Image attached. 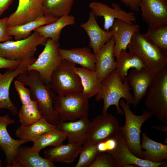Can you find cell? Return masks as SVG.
Masks as SVG:
<instances>
[{"mask_svg": "<svg viewBox=\"0 0 167 167\" xmlns=\"http://www.w3.org/2000/svg\"><path fill=\"white\" fill-rule=\"evenodd\" d=\"M127 48L129 52L142 60L148 69L155 74L167 67V54L148 41L139 30L133 35Z\"/></svg>", "mask_w": 167, "mask_h": 167, "instance_id": "obj_3", "label": "cell"}, {"mask_svg": "<svg viewBox=\"0 0 167 167\" xmlns=\"http://www.w3.org/2000/svg\"><path fill=\"white\" fill-rule=\"evenodd\" d=\"M79 151V158L75 167H89L100 153L97 144L84 143Z\"/></svg>", "mask_w": 167, "mask_h": 167, "instance_id": "obj_35", "label": "cell"}, {"mask_svg": "<svg viewBox=\"0 0 167 167\" xmlns=\"http://www.w3.org/2000/svg\"><path fill=\"white\" fill-rule=\"evenodd\" d=\"M2 162L1 160L0 159V167H2Z\"/></svg>", "mask_w": 167, "mask_h": 167, "instance_id": "obj_44", "label": "cell"}, {"mask_svg": "<svg viewBox=\"0 0 167 167\" xmlns=\"http://www.w3.org/2000/svg\"><path fill=\"white\" fill-rule=\"evenodd\" d=\"M117 145L115 136L98 143L97 144V147L100 153L108 152L114 149Z\"/></svg>", "mask_w": 167, "mask_h": 167, "instance_id": "obj_38", "label": "cell"}, {"mask_svg": "<svg viewBox=\"0 0 167 167\" xmlns=\"http://www.w3.org/2000/svg\"><path fill=\"white\" fill-rule=\"evenodd\" d=\"M152 127L161 132L167 133V126L166 125H159L153 126Z\"/></svg>", "mask_w": 167, "mask_h": 167, "instance_id": "obj_43", "label": "cell"}, {"mask_svg": "<svg viewBox=\"0 0 167 167\" xmlns=\"http://www.w3.org/2000/svg\"><path fill=\"white\" fill-rule=\"evenodd\" d=\"M115 138L117 142L116 147L113 150L108 152L111 154L113 158L115 167H123L128 164L140 167H159L167 166V160L159 163H154L136 156L129 149L120 131L115 136Z\"/></svg>", "mask_w": 167, "mask_h": 167, "instance_id": "obj_12", "label": "cell"}, {"mask_svg": "<svg viewBox=\"0 0 167 167\" xmlns=\"http://www.w3.org/2000/svg\"><path fill=\"white\" fill-rule=\"evenodd\" d=\"M13 0H0V16L8 8Z\"/></svg>", "mask_w": 167, "mask_h": 167, "instance_id": "obj_42", "label": "cell"}, {"mask_svg": "<svg viewBox=\"0 0 167 167\" xmlns=\"http://www.w3.org/2000/svg\"><path fill=\"white\" fill-rule=\"evenodd\" d=\"M80 26L87 33L90 40L89 46L95 55L113 37L111 30L105 31L100 27L92 11L89 13L87 21L81 24Z\"/></svg>", "mask_w": 167, "mask_h": 167, "instance_id": "obj_20", "label": "cell"}, {"mask_svg": "<svg viewBox=\"0 0 167 167\" xmlns=\"http://www.w3.org/2000/svg\"><path fill=\"white\" fill-rule=\"evenodd\" d=\"M75 71L79 76L83 87L82 95L89 99L98 93L101 82L99 80L95 71L83 67L75 68Z\"/></svg>", "mask_w": 167, "mask_h": 167, "instance_id": "obj_26", "label": "cell"}, {"mask_svg": "<svg viewBox=\"0 0 167 167\" xmlns=\"http://www.w3.org/2000/svg\"><path fill=\"white\" fill-rule=\"evenodd\" d=\"M117 118L107 113L97 116L90 122L84 143L97 144L115 137L120 131Z\"/></svg>", "mask_w": 167, "mask_h": 167, "instance_id": "obj_10", "label": "cell"}, {"mask_svg": "<svg viewBox=\"0 0 167 167\" xmlns=\"http://www.w3.org/2000/svg\"><path fill=\"white\" fill-rule=\"evenodd\" d=\"M32 57L22 61L17 68L9 70L0 76V109L9 110L13 115L18 114L17 107L11 101L9 97V89L11 85L15 78L19 74L27 71L28 67L36 60Z\"/></svg>", "mask_w": 167, "mask_h": 167, "instance_id": "obj_14", "label": "cell"}, {"mask_svg": "<svg viewBox=\"0 0 167 167\" xmlns=\"http://www.w3.org/2000/svg\"><path fill=\"white\" fill-rule=\"evenodd\" d=\"M44 49L36 61L28 68L27 71H37L43 82L50 84L51 77L55 69L63 60L58 50L59 43L48 38Z\"/></svg>", "mask_w": 167, "mask_h": 167, "instance_id": "obj_9", "label": "cell"}, {"mask_svg": "<svg viewBox=\"0 0 167 167\" xmlns=\"http://www.w3.org/2000/svg\"><path fill=\"white\" fill-rule=\"evenodd\" d=\"M111 28L114 40L113 54L117 58L122 50L126 51L133 35L139 30L140 26L134 23L116 19Z\"/></svg>", "mask_w": 167, "mask_h": 167, "instance_id": "obj_18", "label": "cell"}, {"mask_svg": "<svg viewBox=\"0 0 167 167\" xmlns=\"http://www.w3.org/2000/svg\"><path fill=\"white\" fill-rule=\"evenodd\" d=\"M63 60L78 64L82 67L95 71L96 55L88 47H79L70 49L58 48Z\"/></svg>", "mask_w": 167, "mask_h": 167, "instance_id": "obj_22", "label": "cell"}, {"mask_svg": "<svg viewBox=\"0 0 167 167\" xmlns=\"http://www.w3.org/2000/svg\"><path fill=\"white\" fill-rule=\"evenodd\" d=\"M143 35L148 41L167 54V24L149 27L147 32Z\"/></svg>", "mask_w": 167, "mask_h": 167, "instance_id": "obj_34", "label": "cell"}, {"mask_svg": "<svg viewBox=\"0 0 167 167\" xmlns=\"http://www.w3.org/2000/svg\"><path fill=\"white\" fill-rule=\"evenodd\" d=\"M75 17L72 15L62 16L55 21L35 29L36 31L47 38L58 42L62 29L65 27L75 24Z\"/></svg>", "mask_w": 167, "mask_h": 167, "instance_id": "obj_28", "label": "cell"}, {"mask_svg": "<svg viewBox=\"0 0 167 167\" xmlns=\"http://www.w3.org/2000/svg\"><path fill=\"white\" fill-rule=\"evenodd\" d=\"M76 64L63 60L54 71L50 86L57 94L66 95L81 93L83 87L79 76L75 71Z\"/></svg>", "mask_w": 167, "mask_h": 167, "instance_id": "obj_6", "label": "cell"}, {"mask_svg": "<svg viewBox=\"0 0 167 167\" xmlns=\"http://www.w3.org/2000/svg\"><path fill=\"white\" fill-rule=\"evenodd\" d=\"M15 11L7 19V28L21 25L44 16L42 0H18Z\"/></svg>", "mask_w": 167, "mask_h": 167, "instance_id": "obj_15", "label": "cell"}, {"mask_svg": "<svg viewBox=\"0 0 167 167\" xmlns=\"http://www.w3.org/2000/svg\"><path fill=\"white\" fill-rule=\"evenodd\" d=\"M22 62L18 60L7 59L0 56V69H14L19 66Z\"/></svg>", "mask_w": 167, "mask_h": 167, "instance_id": "obj_40", "label": "cell"}, {"mask_svg": "<svg viewBox=\"0 0 167 167\" xmlns=\"http://www.w3.org/2000/svg\"><path fill=\"white\" fill-rule=\"evenodd\" d=\"M14 83L15 88L22 104L30 102L32 99L30 89L26 88L22 83L17 79L14 80Z\"/></svg>", "mask_w": 167, "mask_h": 167, "instance_id": "obj_37", "label": "cell"}, {"mask_svg": "<svg viewBox=\"0 0 167 167\" xmlns=\"http://www.w3.org/2000/svg\"><path fill=\"white\" fill-rule=\"evenodd\" d=\"M66 139L64 134L55 128L41 135L33 142L31 148L33 151L40 152L46 147H55L62 144Z\"/></svg>", "mask_w": 167, "mask_h": 167, "instance_id": "obj_32", "label": "cell"}, {"mask_svg": "<svg viewBox=\"0 0 167 167\" xmlns=\"http://www.w3.org/2000/svg\"><path fill=\"white\" fill-rule=\"evenodd\" d=\"M74 1V0H42L44 15L58 19L68 15Z\"/></svg>", "mask_w": 167, "mask_h": 167, "instance_id": "obj_31", "label": "cell"}, {"mask_svg": "<svg viewBox=\"0 0 167 167\" xmlns=\"http://www.w3.org/2000/svg\"><path fill=\"white\" fill-rule=\"evenodd\" d=\"M58 19L44 15L25 24L8 28L6 31L9 35L14 36L15 41L19 40L30 36L37 28L51 24Z\"/></svg>", "mask_w": 167, "mask_h": 167, "instance_id": "obj_27", "label": "cell"}, {"mask_svg": "<svg viewBox=\"0 0 167 167\" xmlns=\"http://www.w3.org/2000/svg\"><path fill=\"white\" fill-rule=\"evenodd\" d=\"M7 17L0 19V43L11 40V36L9 35L6 30L8 27Z\"/></svg>", "mask_w": 167, "mask_h": 167, "instance_id": "obj_39", "label": "cell"}, {"mask_svg": "<svg viewBox=\"0 0 167 167\" xmlns=\"http://www.w3.org/2000/svg\"><path fill=\"white\" fill-rule=\"evenodd\" d=\"M2 75V74L0 73V76H1Z\"/></svg>", "mask_w": 167, "mask_h": 167, "instance_id": "obj_45", "label": "cell"}, {"mask_svg": "<svg viewBox=\"0 0 167 167\" xmlns=\"http://www.w3.org/2000/svg\"><path fill=\"white\" fill-rule=\"evenodd\" d=\"M82 145L68 143L61 144L44 152L45 158L54 162L70 164L75 160L79 154Z\"/></svg>", "mask_w": 167, "mask_h": 167, "instance_id": "obj_23", "label": "cell"}, {"mask_svg": "<svg viewBox=\"0 0 167 167\" xmlns=\"http://www.w3.org/2000/svg\"><path fill=\"white\" fill-rule=\"evenodd\" d=\"M90 121L88 117L74 121L60 122L56 128L65 135L68 143L82 145L84 143Z\"/></svg>", "mask_w": 167, "mask_h": 167, "instance_id": "obj_21", "label": "cell"}, {"mask_svg": "<svg viewBox=\"0 0 167 167\" xmlns=\"http://www.w3.org/2000/svg\"><path fill=\"white\" fill-rule=\"evenodd\" d=\"M127 77L122 82L120 79L117 69L109 75L102 82L100 89L96 95V100L98 102L103 101L102 113H107L109 107L115 106L118 114L123 116V111L120 107L119 102L122 98L125 99L129 104H133V96L130 91Z\"/></svg>", "mask_w": 167, "mask_h": 167, "instance_id": "obj_2", "label": "cell"}, {"mask_svg": "<svg viewBox=\"0 0 167 167\" xmlns=\"http://www.w3.org/2000/svg\"><path fill=\"white\" fill-rule=\"evenodd\" d=\"M47 40L34 31L25 39L0 43V56L7 59L23 61L33 57L37 46H44Z\"/></svg>", "mask_w": 167, "mask_h": 167, "instance_id": "obj_7", "label": "cell"}, {"mask_svg": "<svg viewBox=\"0 0 167 167\" xmlns=\"http://www.w3.org/2000/svg\"><path fill=\"white\" fill-rule=\"evenodd\" d=\"M141 15L149 28L167 24V0H141Z\"/></svg>", "mask_w": 167, "mask_h": 167, "instance_id": "obj_16", "label": "cell"}, {"mask_svg": "<svg viewBox=\"0 0 167 167\" xmlns=\"http://www.w3.org/2000/svg\"><path fill=\"white\" fill-rule=\"evenodd\" d=\"M111 6L112 8L105 4L98 2H92L89 6L95 17H103L104 30L109 31L116 19L129 23H135L136 17L134 12H127L123 10L119 5L117 3H112Z\"/></svg>", "mask_w": 167, "mask_h": 167, "instance_id": "obj_13", "label": "cell"}, {"mask_svg": "<svg viewBox=\"0 0 167 167\" xmlns=\"http://www.w3.org/2000/svg\"><path fill=\"white\" fill-rule=\"evenodd\" d=\"M144 105L161 123L167 124V68L155 74L148 88Z\"/></svg>", "mask_w": 167, "mask_h": 167, "instance_id": "obj_5", "label": "cell"}, {"mask_svg": "<svg viewBox=\"0 0 167 167\" xmlns=\"http://www.w3.org/2000/svg\"><path fill=\"white\" fill-rule=\"evenodd\" d=\"M116 61V69L122 82L127 77L129 69L140 70L146 68L144 63L138 57L129 52H127L124 50L121 51Z\"/></svg>", "mask_w": 167, "mask_h": 167, "instance_id": "obj_29", "label": "cell"}, {"mask_svg": "<svg viewBox=\"0 0 167 167\" xmlns=\"http://www.w3.org/2000/svg\"><path fill=\"white\" fill-rule=\"evenodd\" d=\"M89 167H115L113 158L109 152L100 153Z\"/></svg>", "mask_w": 167, "mask_h": 167, "instance_id": "obj_36", "label": "cell"}, {"mask_svg": "<svg viewBox=\"0 0 167 167\" xmlns=\"http://www.w3.org/2000/svg\"><path fill=\"white\" fill-rule=\"evenodd\" d=\"M88 100L80 93L66 95L57 94L54 108L60 122L74 121L88 117Z\"/></svg>", "mask_w": 167, "mask_h": 167, "instance_id": "obj_8", "label": "cell"}, {"mask_svg": "<svg viewBox=\"0 0 167 167\" xmlns=\"http://www.w3.org/2000/svg\"><path fill=\"white\" fill-rule=\"evenodd\" d=\"M155 74L146 68L140 70L132 69L127 76L130 86L133 90L134 108L145 96L147 90L154 79Z\"/></svg>", "mask_w": 167, "mask_h": 167, "instance_id": "obj_17", "label": "cell"}, {"mask_svg": "<svg viewBox=\"0 0 167 167\" xmlns=\"http://www.w3.org/2000/svg\"><path fill=\"white\" fill-rule=\"evenodd\" d=\"M119 0L133 12H138L139 11L140 9V3L141 0Z\"/></svg>", "mask_w": 167, "mask_h": 167, "instance_id": "obj_41", "label": "cell"}, {"mask_svg": "<svg viewBox=\"0 0 167 167\" xmlns=\"http://www.w3.org/2000/svg\"><path fill=\"white\" fill-rule=\"evenodd\" d=\"M15 122L8 114L0 116V148L4 152L6 167H21L18 158L19 150L26 143L21 139H13L8 133L7 127Z\"/></svg>", "mask_w": 167, "mask_h": 167, "instance_id": "obj_11", "label": "cell"}, {"mask_svg": "<svg viewBox=\"0 0 167 167\" xmlns=\"http://www.w3.org/2000/svg\"><path fill=\"white\" fill-rule=\"evenodd\" d=\"M141 143L143 151V159L154 162L159 163L167 160V145L155 141L147 134L142 132Z\"/></svg>", "mask_w": 167, "mask_h": 167, "instance_id": "obj_24", "label": "cell"}, {"mask_svg": "<svg viewBox=\"0 0 167 167\" xmlns=\"http://www.w3.org/2000/svg\"><path fill=\"white\" fill-rule=\"evenodd\" d=\"M56 128L43 117L37 121L27 126H20L16 129L15 136L26 142H33L45 133Z\"/></svg>", "mask_w": 167, "mask_h": 167, "instance_id": "obj_25", "label": "cell"}, {"mask_svg": "<svg viewBox=\"0 0 167 167\" xmlns=\"http://www.w3.org/2000/svg\"><path fill=\"white\" fill-rule=\"evenodd\" d=\"M114 45V40L113 37L96 54L95 71L101 82L117 69V62L113 54Z\"/></svg>", "mask_w": 167, "mask_h": 167, "instance_id": "obj_19", "label": "cell"}, {"mask_svg": "<svg viewBox=\"0 0 167 167\" xmlns=\"http://www.w3.org/2000/svg\"><path fill=\"white\" fill-rule=\"evenodd\" d=\"M39 152L32 150L31 147L21 146L18 152L21 167H54V163L41 156Z\"/></svg>", "mask_w": 167, "mask_h": 167, "instance_id": "obj_30", "label": "cell"}, {"mask_svg": "<svg viewBox=\"0 0 167 167\" xmlns=\"http://www.w3.org/2000/svg\"><path fill=\"white\" fill-rule=\"evenodd\" d=\"M16 78L29 87L32 99L37 101L43 117L51 124L56 126L60 122L59 117L54 108L57 94L50 85L45 84L38 72L35 70L27 71L19 74Z\"/></svg>", "mask_w": 167, "mask_h": 167, "instance_id": "obj_1", "label": "cell"}, {"mask_svg": "<svg viewBox=\"0 0 167 167\" xmlns=\"http://www.w3.org/2000/svg\"><path fill=\"white\" fill-rule=\"evenodd\" d=\"M21 126L30 125L43 117L37 101L34 100L27 104H22L18 113Z\"/></svg>", "mask_w": 167, "mask_h": 167, "instance_id": "obj_33", "label": "cell"}, {"mask_svg": "<svg viewBox=\"0 0 167 167\" xmlns=\"http://www.w3.org/2000/svg\"><path fill=\"white\" fill-rule=\"evenodd\" d=\"M119 104L125 118V124L120 126V131L130 151L137 157L143 159L140 137L141 127L143 123L150 118L153 114L148 110H143L140 115L135 114L131 110L130 104L126 103L123 99L120 100Z\"/></svg>", "mask_w": 167, "mask_h": 167, "instance_id": "obj_4", "label": "cell"}]
</instances>
